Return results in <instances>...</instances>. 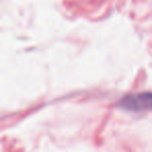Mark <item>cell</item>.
<instances>
[{
	"instance_id": "1",
	"label": "cell",
	"mask_w": 152,
	"mask_h": 152,
	"mask_svg": "<svg viewBox=\"0 0 152 152\" xmlns=\"http://www.w3.org/2000/svg\"><path fill=\"white\" fill-rule=\"evenodd\" d=\"M152 96L150 92L130 94L125 96L120 101V106L129 112H143L151 107Z\"/></svg>"
}]
</instances>
